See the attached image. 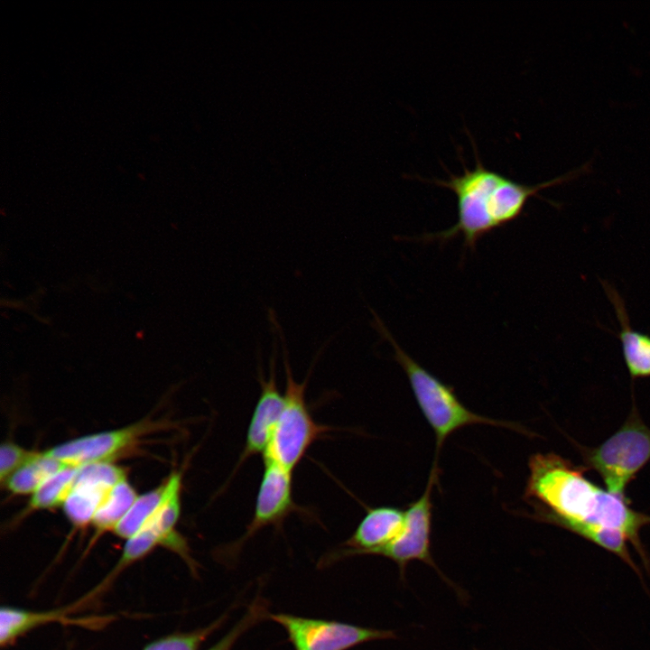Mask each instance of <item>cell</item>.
<instances>
[{"mask_svg": "<svg viewBox=\"0 0 650 650\" xmlns=\"http://www.w3.org/2000/svg\"><path fill=\"white\" fill-rule=\"evenodd\" d=\"M470 139L475 154L473 167L469 169L463 163V172L460 174L449 172L447 179L431 180L432 183L447 188L454 193L457 220L445 230L425 234L421 238L425 242L444 243L461 237L463 247L474 251L483 237L517 219L529 199H541L538 195L541 190L576 179L589 168L588 165H582L543 182L524 184L483 164L471 136Z\"/></svg>", "mask_w": 650, "mask_h": 650, "instance_id": "7a4b0ae2", "label": "cell"}, {"mask_svg": "<svg viewBox=\"0 0 650 650\" xmlns=\"http://www.w3.org/2000/svg\"><path fill=\"white\" fill-rule=\"evenodd\" d=\"M112 488L91 481L74 480L73 488L62 505L68 519L77 527L91 523Z\"/></svg>", "mask_w": 650, "mask_h": 650, "instance_id": "5bb4252c", "label": "cell"}, {"mask_svg": "<svg viewBox=\"0 0 650 650\" xmlns=\"http://www.w3.org/2000/svg\"><path fill=\"white\" fill-rule=\"evenodd\" d=\"M374 320L379 334L393 347L395 359L405 373L418 407L434 433V460H438L447 438L469 425L488 424L530 435L517 423L483 416L467 408L452 387L421 366L400 347L375 313Z\"/></svg>", "mask_w": 650, "mask_h": 650, "instance_id": "3957f363", "label": "cell"}, {"mask_svg": "<svg viewBox=\"0 0 650 650\" xmlns=\"http://www.w3.org/2000/svg\"><path fill=\"white\" fill-rule=\"evenodd\" d=\"M65 619L60 610L31 611L23 608L3 607L0 611V643L8 645L19 636L39 626Z\"/></svg>", "mask_w": 650, "mask_h": 650, "instance_id": "2e32d148", "label": "cell"}, {"mask_svg": "<svg viewBox=\"0 0 650 650\" xmlns=\"http://www.w3.org/2000/svg\"><path fill=\"white\" fill-rule=\"evenodd\" d=\"M70 467L42 452L14 471L3 484L14 495L33 494L49 478Z\"/></svg>", "mask_w": 650, "mask_h": 650, "instance_id": "9a60e30c", "label": "cell"}, {"mask_svg": "<svg viewBox=\"0 0 650 650\" xmlns=\"http://www.w3.org/2000/svg\"><path fill=\"white\" fill-rule=\"evenodd\" d=\"M438 479V461L433 460L424 491L404 509V523L399 534L371 553L394 561L402 577L408 563L415 560L423 562L440 572L431 553L432 495Z\"/></svg>", "mask_w": 650, "mask_h": 650, "instance_id": "52a82bcc", "label": "cell"}, {"mask_svg": "<svg viewBox=\"0 0 650 650\" xmlns=\"http://www.w3.org/2000/svg\"><path fill=\"white\" fill-rule=\"evenodd\" d=\"M600 283L620 324L616 336L631 379L650 377V335L632 328L624 299L608 282L601 280Z\"/></svg>", "mask_w": 650, "mask_h": 650, "instance_id": "7c38bea8", "label": "cell"}, {"mask_svg": "<svg viewBox=\"0 0 650 650\" xmlns=\"http://www.w3.org/2000/svg\"><path fill=\"white\" fill-rule=\"evenodd\" d=\"M136 497L135 490L126 479L114 486L92 519L96 535L114 530Z\"/></svg>", "mask_w": 650, "mask_h": 650, "instance_id": "e0dca14e", "label": "cell"}, {"mask_svg": "<svg viewBox=\"0 0 650 650\" xmlns=\"http://www.w3.org/2000/svg\"><path fill=\"white\" fill-rule=\"evenodd\" d=\"M529 517L556 526L564 528L576 534L586 540L609 551L625 562L636 573L641 577V573L632 560L627 542V536L621 531L607 528L601 525L557 516L544 512H533Z\"/></svg>", "mask_w": 650, "mask_h": 650, "instance_id": "4fadbf2b", "label": "cell"}, {"mask_svg": "<svg viewBox=\"0 0 650 650\" xmlns=\"http://www.w3.org/2000/svg\"><path fill=\"white\" fill-rule=\"evenodd\" d=\"M580 448L587 469L601 477L608 491L626 497L627 487L650 461V428L633 404L623 424L605 441Z\"/></svg>", "mask_w": 650, "mask_h": 650, "instance_id": "5b68a950", "label": "cell"}, {"mask_svg": "<svg viewBox=\"0 0 650 650\" xmlns=\"http://www.w3.org/2000/svg\"><path fill=\"white\" fill-rule=\"evenodd\" d=\"M276 350L274 341L269 377L265 379L262 370L258 369L260 395L248 424L244 449L234 468L232 477L250 457L259 453L264 454L283 409L284 396L278 389L275 375Z\"/></svg>", "mask_w": 650, "mask_h": 650, "instance_id": "30bf717a", "label": "cell"}, {"mask_svg": "<svg viewBox=\"0 0 650 650\" xmlns=\"http://www.w3.org/2000/svg\"><path fill=\"white\" fill-rule=\"evenodd\" d=\"M167 479L156 488L137 496L136 499L113 530L114 533L125 539H128L139 532L151 519L167 492Z\"/></svg>", "mask_w": 650, "mask_h": 650, "instance_id": "ac0fdd59", "label": "cell"}, {"mask_svg": "<svg viewBox=\"0 0 650 650\" xmlns=\"http://www.w3.org/2000/svg\"><path fill=\"white\" fill-rule=\"evenodd\" d=\"M299 509L292 497V472L269 461H264V471L256 495L253 518L246 532L225 552L234 557L247 540L263 528L281 526L284 519Z\"/></svg>", "mask_w": 650, "mask_h": 650, "instance_id": "9c48e42d", "label": "cell"}, {"mask_svg": "<svg viewBox=\"0 0 650 650\" xmlns=\"http://www.w3.org/2000/svg\"><path fill=\"white\" fill-rule=\"evenodd\" d=\"M529 475L523 498L533 512L587 522L621 531L636 549L646 570L650 560L640 530L650 515L634 510L626 497L598 487L583 475L584 469L555 453H535L528 460Z\"/></svg>", "mask_w": 650, "mask_h": 650, "instance_id": "6da1fadb", "label": "cell"}, {"mask_svg": "<svg viewBox=\"0 0 650 650\" xmlns=\"http://www.w3.org/2000/svg\"><path fill=\"white\" fill-rule=\"evenodd\" d=\"M269 615L266 601L261 598L255 599L236 625L219 641L207 650H232L237 640L246 631L261 620L269 618Z\"/></svg>", "mask_w": 650, "mask_h": 650, "instance_id": "7402d4cb", "label": "cell"}, {"mask_svg": "<svg viewBox=\"0 0 650 650\" xmlns=\"http://www.w3.org/2000/svg\"><path fill=\"white\" fill-rule=\"evenodd\" d=\"M269 618L283 627L294 650H348L366 642L396 637L392 630L364 627L335 620L284 613H270Z\"/></svg>", "mask_w": 650, "mask_h": 650, "instance_id": "8992f818", "label": "cell"}, {"mask_svg": "<svg viewBox=\"0 0 650 650\" xmlns=\"http://www.w3.org/2000/svg\"><path fill=\"white\" fill-rule=\"evenodd\" d=\"M77 467H67L45 480L32 495L29 510H42L63 505L73 488Z\"/></svg>", "mask_w": 650, "mask_h": 650, "instance_id": "d6986e66", "label": "cell"}, {"mask_svg": "<svg viewBox=\"0 0 650 650\" xmlns=\"http://www.w3.org/2000/svg\"><path fill=\"white\" fill-rule=\"evenodd\" d=\"M268 316L282 341L286 385L283 406L263 460L292 472L312 443L331 428L319 424L313 419L305 400L309 375L302 383L293 379L283 330L272 309L268 311Z\"/></svg>", "mask_w": 650, "mask_h": 650, "instance_id": "277c9868", "label": "cell"}, {"mask_svg": "<svg viewBox=\"0 0 650 650\" xmlns=\"http://www.w3.org/2000/svg\"><path fill=\"white\" fill-rule=\"evenodd\" d=\"M158 544H163L162 536L154 527L146 524L139 532L126 540L116 570L120 571L143 558Z\"/></svg>", "mask_w": 650, "mask_h": 650, "instance_id": "44dd1931", "label": "cell"}, {"mask_svg": "<svg viewBox=\"0 0 650 650\" xmlns=\"http://www.w3.org/2000/svg\"><path fill=\"white\" fill-rule=\"evenodd\" d=\"M158 427L150 420H142L126 427L85 435L51 448L43 453L70 467L95 462H110L135 447L144 434Z\"/></svg>", "mask_w": 650, "mask_h": 650, "instance_id": "ba28073f", "label": "cell"}, {"mask_svg": "<svg viewBox=\"0 0 650 650\" xmlns=\"http://www.w3.org/2000/svg\"><path fill=\"white\" fill-rule=\"evenodd\" d=\"M404 515V510L392 506L367 508L351 536L341 544L345 549L335 557L371 554L384 547L401 532Z\"/></svg>", "mask_w": 650, "mask_h": 650, "instance_id": "8fae6325", "label": "cell"}, {"mask_svg": "<svg viewBox=\"0 0 650 650\" xmlns=\"http://www.w3.org/2000/svg\"><path fill=\"white\" fill-rule=\"evenodd\" d=\"M226 618L224 615L206 627L160 638L145 645L143 650H198L201 643L220 627Z\"/></svg>", "mask_w": 650, "mask_h": 650, "instance_id": "ffe728a7", "label": "cell"}, {"mask_svg": "<svg viewBox=\"0 0 650 650\" xmlns=\"http://www.w3.org/2000/svg\"><path fill=\"white\" fill-rule=\"evenodd\" d=\"M37 451L27 450L21 446L5 441L0 449V480L2 485L23 465L32 459Z\"/></svg>", "mask_w": 650, "mask_h": 650, "instance_id": "603a6c76", "label": "cell"}]
</instances>
